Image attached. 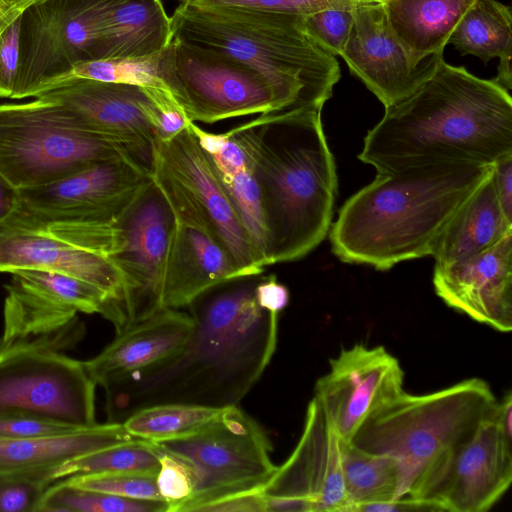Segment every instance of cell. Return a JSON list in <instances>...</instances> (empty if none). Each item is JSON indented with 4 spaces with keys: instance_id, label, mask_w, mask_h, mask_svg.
<instances>
[{
    "instance_id": "obj_18",
    "label": "cell",
    "mask_w": 512,
    "mask_h": 512,
    "mask_svg": "<svg viewBox=\"0 0 512 512\" xmlns=\"http://www.w3.org/2000/svg\"><path fill=\"white\" fill-rule=\"evenodd\" d=\"M403 380L398 359L386 348L355 344L330 360L314 398L340 438L350 441L369 416L404 391Z\"/></svg>"
},
{
    "instance_id": "obj_20",
    "label": "cell",
    "mask_w": 512,
    "mask_h": 512,
    "mask_svg": "<svg viewBox=\"0 0 512 512\" xmlns=\"http://www.w3.org/2000/svg\"><path fill=\"white\" fill-rule=\"evenodd\" d=\"M433 285L449 307L499 332L512 329V233L489 249L435 266Z\"/></svg>"
},
{
    "instance_id": "obj_2",
    "label": "cell",
    "mask_w": 512,
    "mask_h": 512,
    "mask_svg": "<svg viewBox=\"0 0 512 512\" xmlns=\"http://www.w3.org/2000/svg\"><path fill=\"white\" fill-rule=\"evenodd\" d=\"M509 154V91L441 56L410 96L385 108L364 138L359 159L386 172L445 162L493 165Z\"/></svg>"
},
{
    "instance_id": "obj_27",
    "label": "cell",
    "mask_w": 512,
    "mask_h": 512,
    "mask_svg": "<svg viewBox=\"0 0 512 512\" xmlns=\"http://www.w3.org/2000/svg\"><path fill=\"white\" fill-rule=\"evenodd\" d=\"M474 0H387L389 25L411 63L442 54L447 40Z\"/></svg>"
},
{
    "instance_id": "obj_41",
    "label": "cell",
    "mask_w": 512,
    "mask_h": 512,
    "mask_svg": "<svg viewBox=\"0 0 512 512\" xmlns=\"http://www.w3.org/2000/svg\"><path fill=\"white\" fill-rule=\"evenodd\" d=\"M21 14L0 33V98L11 99L19 67Z\"/></svg>"
},
{
    "instance_id": "obj_24",
    "label": "cell",
    "mask_w": 512,
    "mask_h": 512,
    "mask_svg": "<svg viewBox=\"0 0 512 512\" xmlns=\"http://www.w3.org/2000/svg\"><path fill=\"white\" fill-rule=\"evenodd\" d=\"M201 147L241 218L261 266L268 265V234L255 163L245 134L238 126L211 133L191 122Z\"/></svg>"
},
{
    "instance_id": "obj_12",
    "label": "cell",
    "mask_w": 512,
    "mask_h": 512,
    "mask_svg": "<svg viewBox=\"0 0 512 512\" xmlns=\"http://www.w3.org/2000/svg\"><path fill=\"white\" fill-rule=\"evenodd\" d=\"M151 182L150 168L133 157L98 161L53 182L21 189L19 208L7 223L116 221Z\"/></svg>"
},
{
    "instance_id": "obj_7",
    "label": "cell",
    "mask_w": 512,
    "mask_h": 512,
    "mask_svg": "<svg viewBox=\"0 0 512 512\" xmlns=\"http://www.w3.org/2000/svg\"><path fill=\"white\" fill-rule=\"evenodd\" d=\"M123 157L137 159L126 148L81 128L53 102L34 98L0 104V169L19 190Z\"/></svg>"
},
{
    "instance_id": "obj_33",
    "label": "cell",
    "mask_w": 512,
    "mask_h": 512,
    "mask_svg": "<svg viewBox=\"0 0 512 512\" xmlns=\"http://www.w3.org/2000/svg\"><path fill=\"white\" fill-rule=\"evenodd\" d=\"M160 463L153 443L134 439L110 446L53 468L54 482L77 475L96 473H137L157 475Z\"/></svg>"
},
{
    "instance_id": "obj_9",
    "label": "cell",
    "mask_w": 512,
    "mask_h": 512,
    "mask_svg": "<svg viewBox=\"0 0 512 512\" xmlns=\"http://www.w3.org/2000/svg\"><path fill=\"white\" fill-rule=\"evenodd\" d=\"M195 468L198 485L180 512L198 511L223 498L262 490L275 473L271 442L248 414L231 406L199 432L156 443Z\"/></svg>"
},
{
    "instance_id": "obj_29",
    "label": "cell",
    "mask_w": 512,
    "mask_h": 512,
    "mask_svg": "<svg viewBox=\"0 0 512 512\" xmlns=\"http://www.w3.org/2000/svg\"><path fill=\"white\" fill-rule=\"evenodd\" d=\"M448 43L461 55L476 56L484 63L498 57L497 76L492 80L507 91L512 88V15L509 6L498 0H474L450 34Z\"/></svg>"
},
{
    "instance_id": "obj_42",
    "label": "cell",
    "mask_w": 512,
    "mask_h": 512,
    "mask_svg": "<svg viewBox=\"0 0 512 512\" xmlns=\"http://www.w3.org/2000/svg\"><path fill=\"white\" fill-rule=\"evenodd\" d=\"M254 293L257 304L272 313L279 314L289 303V290L274 275L258 281Z\"/></svg>"
},
{
    "instance_id": "obj_11",
    "label": "cell",
    "mask_w": 512,
    "mask_h": 512,
    "mask_svg": "<svg viewBox=\"0 0 512 512\" xmlns=\"http://www.w3.org/2000/svg\"><path fill=\"white\" fill-rule=\"evenodd\" d=\"M122 0H45L21 14L19 67L11 99L33 98L45 82L99 59L103 24Z\"/></svg>"
},
{
    "instance_id": "obj_8",
    "label": "cell",
    "mask_w": 512,
    "mask_h": 512,
    "mask_svg": "<svg viewBox=\"0 0 512 512\" xmlns=\"http://www.w3.org/2000/svg\"><path fill=\"white\" fill-rule=\"evenodd\" d=\"M150 175L174 219L201 229L228 253L239 278L261 274L251 238L189 125L152 145Z\"/></svg>"
},
{
    "instance_id": "obj_25",
    "label": "cell",
    "mask_w": 512,
    "mask_h": 512,
    "mask_svg": "<svg viewBox=\"0 0 512 512\" xmlns=\"http://www.w3.org/2000/svg\"><path fill=\"white\" fill-rule=\"evenodd\" d=\"M509 233L512 221L502 211L490 171L441 233L432 253L435 266H447L481 253Z\"/></svg>"
},
{
    "instance_id": "obj_44",
    "label": "cell",
    "mask_w": 512,
    "mask_h": 512,
    "mask_svg": "<svg viewBox=\"0 0 512 512\" xmlns=\"http://www.w3.org/2000/svg\"><path fill=\"white\" fill-rule=\"evenodd\" d=\"M200 512H265L262 490L240 493L215 501Z\"/></svg>"
},
{
    "instance_id": "obj_4",
    "label": "cell",
    "mask_w": 512,
    "mask_h": 512,
    "mask_svg": "<svg viewBox=\"0 0 512 512\" xmlns=\"http://www.w3.org/2000/svg\"><path fill=\"white\" fill-rule=\"evenodd\" d=\"M238 127L255 163L268 265L298 260L327 236L337 195L321 111L262 113Z\"/></svg>"
},
{
    "instance_id": "obj_37",
    "label": "cell",
    "mask_w": 512,
    "mask_h": 512,
    "mask_svg": "<svg viewBox=\"0 0 512 512\" xmlns=\"http://www.w3.org/2000/svg\"><path fill=\"white\" fill-rule=\"evenodd\" d=\"M156 476L137 473H96L72 476L64 480L82 488L124 498L164 501L157 486Z\"/></svg>"
},
{
    "instance_id": "obj_15",
    "label": "cell",
    "mask_w": 512,
    "mask_h": 512,
    "mask_svg": "<svg viewBox=\"0 0 512 512\" xmlns=\"http://www.w3.org/2000/svg\"><path fill=\"white\" fill-rule=\"evenodd\" d=\"M511 481V438L491 417L442 457L409 497L439 511L484 512L499 501Z\"/></svg>"
},
{
    "instance_id": "obj_10",
    "label": "cell",
    "mask_w": 512,
    "mask_h": 512,
    "mask_svg": "<svg viewBox=\"0 0 512 512\" xmlns=\"http://www.w3.org/2000/svg\"><path fill=\"white\" fill-rule=\"evenodd\" d=\"M96 384L84 361L35 343L0 344V413H29L77 427L97 424Z\"/></svg>"
},
{
    "instance_id": "obj_48",
    "label": "cell",
    "mask_w": 512,
    "mask_h": 512,
    "mask_svg": "<svg viewBox=\"0 0 512 512\" xmlns=\"http://www.w3.org/2000/svg\"><path fill=\"white\" fill-rule=\"evenodd\" d=\"M20 14H22L11 3L0 0V33Z\"/></svg>"
},
{
    "instance_id": "obj_28",
    "label": "cell",
    "mask_w": 512,
    "mask_h": 512,
    "mask_svg": "<svg viewBox=\"0 0 512 512\" xmlns=\"http://www.w3.org/2000/svg\"><path fill=\"white\" fill-rule=\"evenodd\" d=\"M172 40L171 17L161 0H122L105 18L99 59L152 55Z\"/></svg>"
},
{
    "instance_id": "obj_23",
    "label": "cell",
    "mask_w": 512,
    "mask_h": 512,
    "mask_svg": "<svg viewBox=\"0 0 512 512\" xmlns=\"http://www.w3.org/2000/svg\"><path fill=\"white\" fill-rule=\"evenodd\" d=\"M239 278L226 250L199 228L175 220L162 287V307L179 309L222 283Z\"/></svg>"
},
{
    "instance_id": "obj_31",
    "label": "cell",
    "mask_w": 512,
    "mask_h": 512,
    "mask_svg": "<svg viewBox=\"0 0 512 512\" xmlns=\"http://www.w3.org/2000/svg\"><path fill=\"white\" fill-rule=\"evenodd\" d=\"M341 465L348 512L361 504L394 499L398 485L394 458L364 451L343 440Z\"/></svg>"
},
{
    "instance_id": "obj_38",
    "label": "cell",
    "mask_w": 512,
    "mask_h": 512,
    "mask_svg": "<svg viewBox=\"0 0 512 512\" xmlns=\"http://www.w3.org/2000/svg\"><path fill=\"white\" fill-rule=\"evenodd\" d=\"M368 2L358 0H191L199 8L232 7L308 16L329 8H353Z\"/></svg>"
},
{
    "instance_id": "obj_26",
    "label": "cell",
    "mask_w": 512,
    "mask_h": 512,
    "mask_svg": "<svg viewBox=\"0 0 512 512\" xmlns=\"http://www.w3.org/2000/svg\"><path fill=\"white\" fill-rule=\"evenodd\" d=\"M138 439L122 423L107 422L33 438L0 437V474L53 468L68 460Z\"/></svg>"
},
{
    "instance_id": "obj_21",
    "label": "cell",
    "mask_w": 512,
    "mask_h": 512,
    "mask_svg": "<svg viewBox=\"0 0 512 512\" xmlns=\"http://www.w3.org/2000/svg\"><path fill=\"white\" fill-rule=\"evenodd\" d=\"M19 270L68 274L100 287L111 297L105 319L123 291L122 275L109 259L43 229L6 223L0 226V273Z\"/></svg>"
},
{
    "instance_id": "obj_14",
    "label": "cell",
    "mask_w": 512,
    "mask_h": 512,
    "mask_svg": "<svg viewBox=\"0 0 512 512\" xmlns=\"http://www.w3.org/2000/svg\"><path fill=\"white\" fill-rule=\"evenodd\" d=\"M172 44L169 89L190 122L278 111L272 88L248 65L196 43L173 38Z\"/></svg>"
},
{
    "instance_id": "obj_35",
    "label": "cell",
    "mask_w": 512,
    "mask_h": 512,
    "mask_svg": "<svg viewBox=\"0 0 512 512\" xmlns=\"http://www.w3.org/2000/svg\"><path fill=\"white\" fill-rule=\"evenodd\" d=\"M53 468L0 474V512H37Z\"/></svg>"
},
{
    "instance_id": "obj_32",
    "label": "cell",
    "mask_w": 512,
    "mask_h": 512,
    "mask_svg": "<svg viewBox=\"0 0 512 512\" xmlns=\"http://www.w3.org/2000/svg\"><path fill=\"white\" fill-rule=\"evenodd\" d=\"M223 410L193 404H157L134 412L122 424L135 438L161 443L199 432L215 421Z\"/></svg>"
},
{
    "instance_id": "obj_50",
    "label": "cell",
    "mask_w": 512,
    "mask_h": 512,
    "mask_svg": "<svg viewBox=\"0 0 512 512\" xmlns=\"http://www.w3.org/2000/svg\"><path fill=\"white\" fill-rule=\"evenodd\" d=\"M358 1H361V2H368V3H384L386 2L387 0H358Z\"/></svg>"
},
{
    "instance_id": "obj_6",
    "label": "cell",
    "mask_w": 512,
    "mask_h": 512,
    "mask_svg": "<svg viewBox=\"0 0 512 512\" xmlns=\"http://www.w3.org/2000/svg\"><path fill=\"white\" fill-rule=\"evenodd\" d=\"M497 399L489 384L469 378L423 395L402 392L359 427L350 442L395 459L394 499L409 496L424 475L493 416Z\"/></svg>"
},
{
    "instance_id": "obj_16",
    "label": "cell",
    "mask_w": 512,
    "mask_h": 512,
    "mask_svg": "<svg viewBox=\"0 0 512 512\" xmlns=\"http://www.w3.org/2000/svg\"><path fill=\"white\" fill-rule=\"evenodd\" d=\"M342 441L313 397L296 447L262 489L265 512H348Z\"/></svg>"
},
{
    "instance_id": "obj_45",
    "label": "cell",
    "mask_w": 512,
    "mask_h": 512,
    "mask_svg": "<svg viewBox=\"0 0 512 512\" xmlns=\"http://www.w3.org/2000/svg\"><path fill=\"white\" fill-rule=\"evenodd\" d=\"M353 511H439L434 505L406 496L395 500L378 501L356 506Z\"/></svg>"
},
{
    "instance_id": "obj_13",
    "label": "cell",
    "mask_w": 512,
    "mask_h": 512,
    "mask_svg": "<svg viewBox=\"0 0 512 512\" xmlns=\"http://www.w3.org/2000/svg\"><path fill=\"white\" fill-rule=\"evenodd\" d=\"M174 222L153 181L118 219L116 248L108 258L123 278L121 297L107 317L116 333L163 308V278Z\"/></svg>"
},
{
    "instance_id": "obj_19",
    "label": "cell",
    "mask_w": 512,
    "mask_h": 512,
    "mask_svg": "<svg viewBox=\"0 0 512 512\" xmlns=\"http://www.w3.org/2000/svg\"><path fill=\"white\" fill-rule=\"evenodd\" d=\"M441 56L413 65L381 3H365L353 9L352 27L341 54L350 71L385 108L410 96L432 74Z\"/></svg>"
},
{
    "instance_id": "obj_47",
    "label": "cell",
    "mask_w": 512,
    "mask_h": 512,
    "mask_svg": "<svg viewBox=\"0 0 512 512\" xmlns=\"http://www.w3.org/2000/svg\"><path fill=\"white\" fill-rule=\"evenodd\" d=\"M492 419L501 430L512 439V394L508 392L503 399L497 401Z\"/></svg>"
},
{
    "instance_id": "obj_46",
    "label": "cell",
    "mask_w": 512,
    "mask_h": 512,
    "mask_svg": "<svg viewBox=\"0 0 512 512\" xmlns=\"http://www.w3.org/2000/svg\"><path fill=\"white\" fill-rule=\"evenodd\" d=\"M20 190L15 187L0 169V226L6 224L17 212Z\"/></svg>"
},
{
    "instance_id": "obj_30",
    "label": "cell",
    "mask_w": 512,
    "mask_h": 512,
    "mask_svg": "<svg viewBox=\"0 0 512 512\" xmlns=\"http://www.w3.org/2000/svg\"><path fill=\"white\" fill-rule=\"evenodd\" d=\"M73 79H90L170 91L169 87L173 79L172 41L162 51L148 56L102 58L78 62L63 74L45 82L33 98L41 92Z\"/></svg>"
},
{
    "instance_id": "obj_36",
    "label": "cell",
    "mask_w": 512,
    "mask_h": 512,
    "mask_svg": "<svg viewBox=\"0 0 512 512\" xmlns=\"http://www.w3.org/2000/svg\"><path fill=\"white\" fill-rule=\"evenodd\" d=\"M153 444L160 463L156 476L159 492L168 504V512H180L195 493L198 474L189 461L156 443Z\"/></svg>"
},
{
    "instance_id": "obj_49",
    "label": "cell",
    "mask_w": 512,
    "mask_h": 512,
    "mask_svg": "<svg viewBox=\"0 0 512 512\" xmlns=\"http://www.w3.org/2000/svg\"><path fill=\"white\" fill-rule=\"evenodd\" d=\"M11 3L15 8H17L21 13L29 6L43 2L45 0H5Z\"/></svg>"
},
{
    "instance_id": "obj_17",
    "label": "cell",
    "mask_w": 512,
    "mask_h": 512,
    "mask_svg": "<svg viewBox=\"0 0 512 512\" xmlns=\"http://www.w3.org/2000/svg\"><path fill=\"white\" fill-rule=\"evenodd\" d=\"M34 98L59 105L81 128L126 148L150 167L158 110L141 87L73 79Z\"/></svg>"
},
{
    "instance_id": "obj_1",
    "label": "cell",
    "mask_w": 512,
    "mask_h": 512,
    "mask_svg": "<svg viewBox=\"0 0 512 512\" xmlns=\"http://www.w3.org/2000/svg\"><path fill=\"white\" fill-rule=\"evenodd\" d=\"M229 282L188 305L194 328L178 354L103 387L108 422L157 404L238 406L274 355L278 314L257 304V282Z\"/></svg>"
},
{
    "instance_id": "obj_51",
    "label": "cell",
    "mask_w": 512,
    "mask_h": 512,
    "mask_svg": "<svg viewBox=\"0 0 512 512\" xmlns=\"http://www.w3.org/2000/svg\"><path fill=\"white\" fill-rule=\"evenodd\" d=\"M179 1L180 3H189L191 0H177Z\"/></svg>"
},
{
    "instance_id": "obj_34",
    "label": "cell",
    "mask_w": 512,
    "mask_h": 512,
    "mask_svg": "<svg viewBox=\"0 0 512 512\" xmlns=\"http://www.w3.org/2000/svg\"><path fill=\"white\" fill-rule=\"evenodd\" d=\"M37 512H168V504L124 498L82 488L62 479L46 490Z\"/></svg>"
},
{
    "instance_id": "obj_5",
    "label": "cell",
    "mask_w": 512,
    "mask_h": 512,
    "mask_svg": "<svg viewBox=\"0 0 512 512\" xmlns=\"http://www.w3.org/2000/svg\"><path fill=\"white\" fill-rule=\"evenodd\" d=\"M173 38L203 45L248 65L270 85L278 111H322L340 78L336 57L307 32L304 16L180 3Z\"/></svg>"
},
{
    "instance_id": "obj_39",
    "label": "cell",
    "mask_w": 512,
    "mask_h": 512,
    "mask_svg": "<svg viewBox=\"0 0 512 512\" xmlns=\"http://www.w3.org/2000/svg\"><path fill=\"white\" fill-rule=\"evenodd\" d=\"M354 8H329L305 16V28L323 48L341 56L352 27Z\"/></svg>"
},
{
    "instance_id": "obj_40",
    "label": "cell",
    "mask_w": 512,
    "mask_h": 512,
    "mask_svg": "<svg viewBox=\"0 0 512 512\" xmlns=\"http://www.w3.org/2000/svg\"><path fill=\"white\" fill-rule=\"evenodd\" d=\"M80 428L82 427L35 414L19 412L0 413V437H45L68 433Z\"/></svg>"
},
{
    "instance_id": "obj_43",
    "label": "cell",
    "mask_w": 512,
    "mask_h": 512,
    "mask_svg": "<svg viewBox=\"0 0 512 512\" xmlns=\"http://www.w3.org/2000/svg\"><path fill=\"white\" fill-rule=\"evenodd\" d=\"M491 177L502 211L512 221V154L492 165Z\"/></svg>"
},
{
    "instance_id": "obj_22",
    "label": "cell",
    "mask_w": 512,
    "mask_h": 512,
    "mask_svg": "<svg viewBox=\"0 0 512 512\" xmlns=\"http://www.w3.org/2000/svg\"><path fill=\"white\" fill-rule=\"evenodd\" d=\"M193 328L190 313L162 308L116 333L97 356L84 361L86 370L94 383L103 388L175 356L184 348Z\"/></svg>"
},
{
    "instance_id": "obj_3",
    "label": "cell",
    "mask_w": 512,
    "mask_h": 512,
    "mask_svg": "<svg viewBox=\"0 0 512 512\" xmlns=\"http://www.w3.org/2000/svg\"><path fill=\"white\" fill-rule=\"evenodd\" d=\"M491 168L445 162L378 172L340 208L329 230L333 253L377 270L432 256L449 220Z\"/></svg>"
}]
</instances>
